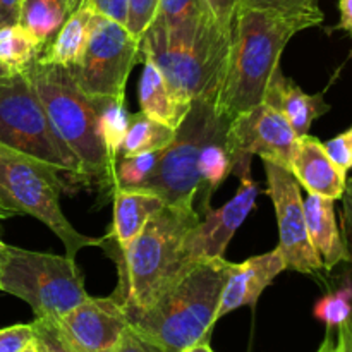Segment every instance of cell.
Here are the masks:
<instances>
[{
	"mask_svg": "<svg viewBox=\"0 0 352 352\" xmlns=\"http://www.w3.org/2000/svg\"><path fill=\"white\" fill-rule=\"evenodd\" d=\"M230 268L226 258L191 261L146 309L129 320L131 329L162 352H184L208 342Z\"/></svg>",
	"mask_w": 352,
	"mask_h": 352,
	"instance_id": "obj_1",
	"label": "cell"
},
{
	"mask_svg": "<svg viewBox=\"0 0 352 352\" xmlns=\"http://www.w3.org/2000/svg\"><path fill=\"white\" fill-rule=\"evenodd\" d=\"M192 205H164L153 213L140 236L124 251L109 250L119 270V285L112 298L122 305L127 318H134L188 267L182 243L198 223Z\"/></svg>",
	"mask_w": 352,
	"mask_h": 352,
	"instance_id": "obj_2",
	"label": "cell"
},
{
	"mask_svg": "<svg viewBox=\"0 0 352 352\" xmlns=\"http://www.w3.org/2000/svg\"><path fill=\"white\" fill-rule=\"evenodd\" d=\"M302 30H308L305 23L282 14L237 9L226 74L215 100L222 119L230 120L263 103L268 82L280 67L282 52Z\"/></svg>",
	"mask_w": 352,
	"mask_h": 352,
	"instance_id": "obj_3",
	"label": "cell"
},
{
	"mask_svg": "<svg viewBox=\"0 0 352 352\" xmlns=\"http://www.w3.org/2000/svg\"><path fill=\"white\" fill-rule=\"evenodd\" d=\"M24 72L43 105L52 129L78 158L82 184H96L112 195L116 167L98 134L102 98L85 95L65 67L36 60Z\"/></svg>",
	"mask_w": 352,
	"mask_h": 352,
	"instance_id": "obj_4",
	"label": "cell"
},
{
	"mask_svg": "<svg viewBox=\"0 0 352 352\" xmlns=\"http://www.w3.org/2000/svg\"><path fill=\"white\" fill-rule=\"evenodd\" d=\"M64 172L36 157L0 144V205L17 215H30L48 227L64 243L67 256L85 248L103 246V239L89 237L72 227L60 208L67 189Z\"/></svg>",
	"mask_w": 352,
	"mask_h": 352,
	"instance_id": "obj_5",
	"label": "cell"
},
{
	"mask_svg": "<svg viewBox=\"0 0 352 352\" xmlns=\"http://www.w3.org/2000/svg\"><path fill=\"white\" fill-rule=\"evenodd\" d=\"M230 41L232 31L223 28H215L196 40H175L150 24L140 38L138 62H153L182 102H215L226 74Z\"/></svg>",
	"mask_w": 352,
	"mask_h": 352,
	"instance_id": "obj_6",
	"label": "cell"
},
{
	"mask_svg": "<svg viewBox=\"0 0 352 352\" xmlns=\"http://www.w3.org/2000/svg\"><path fill=\"white\" fill-rule=\"evenodd\" d=\"M0 291L23 299L34 318L58 320L88 298L74 258L23 250L3 243Z\"/></svg>",
	"mask_w": 352,
	"mask_h": 352,
	"instance_id": "obj_7",
	"label": "cell"
},
{
	"mask_svg": "<svg viewBox=\"0 0 352 352\" xmlns=\"http://www.w3.org/2000/svg\"><path fill=\"white\" fill-rule=\"evenodd\" d=\"M0 144L40 158L81 181L78 158L52 129L26 72L0 78Z\"/></svg>",
	"mask_w": 352,
	"mask_h": 352,
	"instance_id": "obj_8",
	"label": "cell"
},
{
	"mask_svg": "<svg viewBox=\"0 0 352 352\" xmlns=\"http://www.w3.org/2000/svg\"><path fill=\"white\" fill-rule=\"evenodd\" d=\"M230 120L222 119L212 100H195L188 116L175 129V138L158 160L141 191L158 196L165 205H192L201 191L198 164L210 140L227 129Z\"/></svg>",
	"mask_w": 352,
	"mask_h": 352,
	"instance_id": "obj_9",
	"label": "cell"
},
{
	"mask_svg": "<svg viewBox=\"0 0 352 352\" xmlns=\"http://www.w3.org/2000/svg\"><path fill=\"white\" fill-rule=\"evenodd\" d=\"M138 54L140 40L124 24L95 14L85 54L69 71L85 95L124 100L127 78L138 62Z\"/></svg>",
	"mask_w": 352,
	"mask_h": 352,
	"instance_id": "obj_10",
	"label": "cell"
},
{
	"mask_svg": "<svg viewBox=\"0 0 352 352\" xmlns=\"http://www.w3.org/2000/svg\"><path fill=\"white\" fill-rule=\"evenodd\" d=\"M296 141L298 134L284 113L267 103H260L230 119L226 133V144L236 174L251 168L253 157L289 170Z\"/></svg>",
	"mask_w": 352,
	"mask_h": 352,
	"instance_id": "obj_11",
	"label": "cell"
},
{
	"mask_svg": "<svg viewBox=\"0 0 352 352\" xmlns=\"http://www.w3.org/2000/svg\"><path fill=\"white\" fill-rule=\"evenodd\" d=\"M263 164L268 182L267 192L274 203L278 223L280 243L277 248L284 258L285 268L299 274H318L323 270V263L308 236L301 186L287 168L272 162Z\"/></svg>",
	"mask_w": 352,
	"mask_h": 352,
	"instance_id": "obj_12",
	"label": "cell"
},
{
	"mask_svg": "<svg viewBox=\"0 0 352 352\" xmlns=\"http://www.w3.org/2000/svg\"><path fill=\"white\" fill-rule=\"evenodd\" d=\"M241 186L236 196L220 208L203 210V219L188 230L182 250L189 260H210L223 258L230 239L244 223L246 217L256 205L258 186L251 179V170L241 172Z\"/></svg>",
	"mask_w": 352,
	"mask_h": 352,
	"instance_id": "obj_13",
	"label": "cell"
},
{
	"mask_svg": "<svg viewBox=\"0 0 352 352\" xmlns=\"http://www.w3.org/2000/svg\"><path fill=\"white\" fill-rule=\"evenodd\" d=\"M55 323L78 352H113L129 329V318L122 305L112 296H88Z\"/></svg>",
	"mask_w": 352,
	"mask_h": 352,
	"instance_id": "obj_14",
	"label": "cell"
},
{
	"mask_svg": "<svg viewBox=\"0 0 352 352\" xmlns=\"http://www.w3.org/2000/svg\"><path fill=\"white\" fill-rule=\"evenodd\" d=\"M284 270L285 263L278 248L248 258L243 263H232L217 309V322L243 306L254 308L265 289Z\"/></svg>",
	"mask_w": 352,
	"mask_h": 352,
	"instance_id": "obj_15",
	"label": "cell"
},
{
	"mask_svg": "<svg viewBox=\"0 0 352 352\" xmlns=\"http://www.w3.org/2000/svg\"><path fill=\"white\" fill-rule=\"evenodd\" d=\"M289 170L308 195L337 201L346 191L347 174L333 164L322 141L311 134L298 138Z\"/></svg>",
	"mask_w": 352,
	"mask_h": 352,
	"instance_id": "obj_16",
	"label": "cell"
},
{
	"mask_svg": "<svg viewBox=\"0 0 352 352\" xmlns=\"http://www.w3.org/2000/svg\"><path fill=\"white\" fill-rule=\"evenodd\" d=\"M263 103L284 113L298 138L309 134L313 122L330 110V105L323 98V93L308 95L302 91L301 86L287 78L280 67L274 72L268 82Z\"/></svg>",
	"mask_w": 352,
	"mask_h": 352,
	"instance_id": "obj_17",
	"label": "cell"
},
{
	"mask_svg": "<svg viewBox=\"0 0 352 352\" xmlns=\"http://www.w3.org/2000/svg\"><path fill=\"white\" fill-rule=\"evenodd\" d=\"M306 227L313 248L322 258L323 270L330 272L337 265L347 261V250L342 232L337 226L336 201L316 195H308L302 199Z\"/></svg>",
	"mask_w": 352,
	"mask_h": 352,
	"instance_id": "obj_18",
	"label": "cell"
},
{
	"mask_svg": "<svg viewBox=\"0 0 352 352\" xmlns=\"http://www.w3.org/2000/svg\"><path fill=\"white\" fill-rule=\"evenodd\" d=\"M112 198L113 222L105 239L113 241V248L124 251L165 203L158 196L141 189H116Z\"/></svg>",
	"mask_w": 352,
	"mask_h": 352,
	"instance_id": "obj_19",
	"label": "cell"
},
{
	"mask_svg": "<svg viewBox=\"0 0 352 352\" xmlns=\"http://www.w3.org/2000/svg\"><path fill=\"white\" fill-rule=\"evenodd\" d=\"M93 16H95V10L86 0L74 12L67 14L60 30L38 57V62L65 69L74 67L88 45Z\"/></svg>",
	"mask_w": 352,
	"mask_h": 352,
	"instance_id": "obj_20",
	"label": "cell"
},
{
	"mask_svg": "<svg viewBox=\"0 0 352 352\" xmlns=\"http://www.w3.org/2000/svg\"><path fill=\"white\" fill-rule=\"evenodd\" d=\"M143 74L140 79V107L144 116L177 129L188 116L191 103L179 100L165 81L160 69L150 60L143 62Z\"/></svg>",
	"mask_w": 352,
	"mask_h": 352,
	"instance_id": "obj_21",
	"label": "cell"
},
{
	"mask_svg": "<svg viewBox=\"0 0 352 352\" xmlns=\"http://www.w3.org/2000/svg\"><path fill=\"white\" fill-rule=\"evenodd\" d=\"M174 138L175 129L144 116L143 112H138L131 116L129 127L120 148V157L165 150Z\"/></svg>",
	"mask_w": 352,
	"mask_h": 352,
	"instance_id": "obj_22",
	"label": "cell"
},
{
	"mask_svg": "<svg viewBox=\"0 0 352 352\" xmlns=\"http://www.w3.org/2000/svg\"><path fill=\"white\" fill-rule=\"evenodd\" d=\"M67 17L64 3L55 0H23L19 14V24L26 28L34 40L47 47L57 34Z\"/></svg>",
	"mask_w": 352,
	"mask_h": 352,
	"instance_id": "obj_23",
	"label": "cell"
},
{
	"mask_svg": "<svg viewBox=\"0 0 352 352\" xmlns=\"http://www.w3.org/2000/svg\"><path fill=\"white\" fill-rule=\"evenodd\" d=\"M226 133L227 129L217 134L213 140H210L205 144V148H203L201 157H199L198 170L199 177H201V191L205 192L201 212L210 208V198H212V195L229 177L230 172H232V160H230L229 150H227Z\"/></svg>",
	"mask_w": 352,
	"mask_h": 352,
	"instance_id": "obj_24",
	"label": "cell"
},
{
	"mask_svg": "<svg viewBox=\"0 0 352 352\" xmlns=\"http://www.w3.org/2000/svg\"><path fill=\"white\" fill-rule=\"evenodd\" d=\"M41 52L43 47L19 23L0 28V62L10 72H24Z\"/></svg>",
	"mask_w": 352,
	"mask_h": 352,
	"instance_id": "obj_25",
	"label": "cell"
},
{
	"mask_svg": "<svg viewBox=\"0 0 352 352\" xmlns=\"http://www.w3.org/2000/svg\"><path fill=\"white\" fill-rule=\"evenodd\" d=\"M129 122L131 116L124 105V100H100L98 134L113 167L120 157V148H122V141L126 138Z\"/></svg>",
	"mask_w": 352,
	"mask_h": 352,
	"instance_id": "obj_26",
	"label": "cell"
},
{
	"mask_svg": "<svg viewBox=\"0 0 352 352\" xmlns=\"http://www.w3.org/2000/svg\"><path fill=\"white\" fill-rule=\"evenodd\" d=\"M162 151H150V153L133 155V157H119L116 168H113V188L116 189H141L146 184L148 179L157 170L158 160Z\"/></svg>",
	"mask_w": 352,
	"mask_h": 352,
	"instance_id": "obj_27",
	"label": "cell"
},
{
	"mask_svg": "<svg viewBox=\"0 0 352 352\" xmlns=\"http://www.w3.org/2000/svg\"><path fill=\"white\" fill-rule=\"evenodd\" d=\"M237 3L243 9L267 10L292 17L305 23L308 28L320 26L325 19L318 0H237Z\"/></svg>",
	"mask_w": 352,
	"mask_h": 352,
	"instance_id": "obj_28",
	"label": "cell"
},
{
	"mask_svg": "<svg viewBox=\"0 0 352 352\" xmlns=\"http://www.w3.org/2000/svg\"><path fill=\"white\" fill-rule=\"evenodd\" d=\"M313 315L316 320L323 322L327 329H336L340 323L352 316V284L347 280L339 291L330 292L315 305Z\"/></svg>",
	"mask_w": 352,
	"mask_h": 352,
	"instance_id": "obj_29",
	"label": "cell"
},
{
	"mask_svg": "<svg viewBox=\"0 0 352 352\" xmlns=\"http://www.w3.org/2000/svg\"><path fill=\"white\" fill-rule=\"evenodd\" d=\"M31 325H33V342L38 352H78L62 336L55 320L34 318Z\"/></svg>",
	"mask_w": 352,
	"mask_h": 352,
	"instance_id": "obj_30",
	"label": "cell"
},
{
	"mask_svg": "<svg viewBox=\"0 0 352 352\" xmlns=\"http://www.w3.org/2000/svg\"><path fill=\"white\" fill-rule=\"evenodd\" d=\"M160 0H127L126 28L134 38L140 40L155 19Z\"/></svg>",
	"mask_w": 352,
	"mask_h": 352,
	"instance_id": "obj_31",
	"label": "cell"
},
{
	"mask_svg": "<svg viewBox=\"0 0 352 352\" xmlns=\"http://www.w3.org/2000/svg\"><path fill=\"white\" fill-rule=\"evenodd\" d=\"M323 146L333 164L347 174L352 168V127L323 143Z\"/></svg>",
	"mask_w": 352,
	"mask_h": 352,
	"instance_id": "obj_32",
	"label": "cell"
},
{
	"mask_svg": "<svg viewBox=\"0 0 352 352\" xmlns=\"http://www.w3.org/2000/svg\"><path fill=\"white\" fill-rule=\"evenodd\" d=\"M33 340V325H19L0 329V352H21Z\"/></svg>",
	"mask_w": 352,
	"mask_h": 352,
	"instance_id": "obj_33",
	"label": "cell"
},
{
	"mask_svg": "<svg viewBox=\"0 0 352 352\" xmlns=\"http://www.w3.org/2000/svg\"><path fill=\"white\" fill-rule=\"evenodd\" d=\"M206 6V9L210 10V14L213 16V19L227 31L234 30V21H236L237 9H239V3L237 0H203Z\"/></svg>",
	"mask_w": 352,
	"mask_h": 352,
	"instance_id": "obj_34",
	"label": "cell"
},
{
	"mask_svg": "<svg viewBox=\"0 0 352 352\" xmlns=\"http://www.w3.org/2000/svg\"><path fill=\"white\" fill-rule=\"evenodd\" d=\"M86 2L91 6L95 14L105 16L126 26L127 0H86Z\"/></svg>",
	"mask_w": 352,
	"mask_h": 352,
	"instance_id": "obj_35",
	"label": "cell"
},
{
	"mask_svg": "<svg viewBox=\"0 0 352 352\" xmlns=\"http://www.w3.org/2000/svg\"><path fill=\"white\" fill-rule=\"evenodd\" d=\"M342 239L347 250V261L351 263V284H352V191L346 188L342 198Z\"/></svg>",
	"mask_w": 352,
	"mask_h": 352,
	"instance_id": "obj_36",
	"label": "cell"
},
{
	"mask_svg": "<svg viewBox=\"0 0 352 352\" xmlns=\"http://www.w3.org/2000/svg\"><path fill=\"white\" fill-rule=\"evenodd\" d=\"M113 352H162V351L158 349V347H155L153 344L148 342V340H144L141 336H138L129 325V329L124 332L119 346H117V349Z\"/></svg>",
	"mask_w": 352,
	"mask_h": 352,
	"instance_id": "obj_37",
	"label": "cell"
},
{
	"mask_svg": "<svg viewBox=\"0 0 352 352\" xmlns=\"http://www.w3.org/2000/svg\"><path fill=\"white\" fill-rule=\"evenodd\" d=\"M23 0H0V28L19 23Z\"/></svg>",
	"mask_w": 352,
	"mask_h": 352,
	"instance_id": "obj_38",
	"label": "cell"
},
{
	"mask_svg": "<svg viewBox=\"0 0 352 352\" xmlns=\"http://www.w3.org/2000/svg\"><path fill=\"white\" fill-rule=\"evenodd\" d=\"M337 352H352V316L337 327Z\"/></svg>",
	"mask_w": 352,
	"mask_h": 352,
	"instance_id": "obj_39",
	"label": "cell"
},
{
	"mask_svg": "<svg viewBox=\"0 0 352 352\" xmlns=\"http://www.w3.org/2000/svg\"><path fill=\"white\" fill-rule=\"evenodd\" d=\"M339 10L340 21L337 28L352 36V0H339Z\"/></svg>",
	"mask_w": 352,
	"mask_h": 352,
	"instance_id": "obj_40",
	"label": "cell"
},
{
	"mask_svg": "<svg viewBox=\"0 0 352 352\" xmlns=\"http://www.w3.org/2000/svg\"><path fill=\"white\" fill-rule=\"evenodd\" d=\"M316 352H337V340L333 339L332 329H327L325 340H323L322 346H320V349Z\"/></svg>",
	"mask_w": 352,
	"mask_h": 352,
	"instance_id": "obj_41",
	"label": "cell"
},
{
	"mask_svg": "<svg viewBox=\"0 0 352 352\" xmlns=\"http://www.w3.org/2000/svg\"><path fill=\"white\" fill-rule=\"evenodd\" d=\"M184 352H213V351L210 349L208 342H201V344H196V346L189 347V349L184 351Z\"/></svg>",
	"mask_w": 352,
	"mask_h": 352,
	"instance_id": "obj_42",
	"label": "cell"
},
{
	"mask_svg": "<svg viewBox=\"0 0 352 352\" xmlns=\"http://www.w3.org/2000/svg\"><path fill=\"white\" fill-rule=\"evenodd\" d=\"M82 2H85V0H67V3H65V9H67V14L74 12V10L78 9V7L81 6Z\"/></svg>",
	"mask_w": 352,
	"mask_h": 352,
	"instance_id": "obj_43",
	"label": "cell"
},
{
	"mask_svg": "<svg viewBox=\"0 0 352 352\" xmlns=\"http://www.w3.org/2000/svg\"><path fill=\"white\" fill-rule=\"evenodd\" d=\"M12 217H16V213H12L10 210L3 208L2 205H0V220H6V219H12Z\"/></svg>",
	"mask_w": 352,
	"mask_h": 352,
	"instance_id": "obj_44",
	"label": "cell"
},
{
	"mask_svg": "<svg viewBox=\"0 0 352 352\" xmlns=\"http://www.w3.org/2000/svg\"><path fill=\"white\" fill-rule=\"evenodd\" d=\"M21 352H38V349H36V346H34V342H33V340H31V342L28 344V346L24 347V349L21 351Z\"/></svg>",
	"mask_w": 352,
	"mask_h": 352,
	"instance_id": "obj_45",
	"label": "cell"
},
{
	"mask_svg": "<svg viewBox=\"0 0 352 352\" xmlns=\"http://www.w3.org/2000/svg\"><path fill=\"white\" fill-rule=\"evenodd\" d=\"M9 74H12V72H10L9 69H7L6 65H3L2 62H0V78H3V76H9Z\"/></svg>",
	"mask_w": 352,
	"mask_h": 352,
	"instance_id": "obj_46",
	"label": "cell"
},
{
	"mask_svg": "<svg viewBox=\"0 0 352 352\" xmlns=\"http://www.w3.org/2000/svg\"><path fill=\"white\" fill-rule=\"evenodd\" d=\"M2 246H3V241L0 239V254H2ZM0 272H2V265H0Z\"/></svg>",
	"mask_w": 352,
	"mask_h": 352,
	"instance_id": "obj_47",
	"label": "cell"
},
{
	"mask_svg": "<svg viewBox=\"0 0 352 352\" xmlns=\"http://www.w3.org/2000/svg\"><path fill=\"white\" fill-rule=\"evenodd\" d=\"M346 188H349V189H351V191H352V179H349V181H347Z\"/></svg>",
	"mask_w": 352,
	"mask_h": 352,
	"instance_id": "obj_48",
	"label": "cell"
},
{
	"mask_svg": "<svg viewBox=\"0 0 352 352\" xmlns=\"http://www.w3.org/2000/svg\"><path fill=\"white\" fill-rule=\"evenodd\" d=\"M55 2H60V3H64V6H65V3H67V0H55Z\"/></svg>",
	"mask_w": 352,
	"mask_h": 352,
	"instance_id": "obj_49",
	"label": "cell"
}]
</instances>
